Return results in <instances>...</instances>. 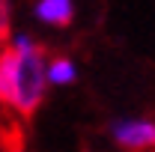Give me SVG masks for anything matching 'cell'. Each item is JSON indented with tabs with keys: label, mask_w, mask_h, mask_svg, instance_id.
I'll return each instance as SVG.
<instances>
[{
	"label": "cell",
	"mask_w": 155,
	"mask_h": 152,
	"mask_svg": "<svg viewBox=\"0 0 155 152\" xmlns=\"http://www.w3.org/2000/svg\"><path fill=\"white\" fill-rule=\"evenodd\" d=\"M30 15L45 30H69L78 15V0H33Z\"/></svg>",
	"instance_id": "obj_3"
},
{
	"label": "cell",
	"mask_w": 155,
	"mask_h": 152,
	"mask_svg": "<svg viewBox=\"0 0 155 152\" xmlns=\"http://www.w3.org/2000/svg\"><path fill=\"white\" fill-rule=\"evenodd\" d=\"M45 81L48 90H69L81 81V66L69 54H48L45 60Z\"/></svg>",
	"instance_id": "obj_4"
},
{
	"label": "cell",
	"mask_w": 155,
	"mask_h": 152,
	"mask_svg": "<svg viewBox=\"0 0 155 152\" xmlns=\"http://www.w3.org/2000/svg\"><path fill=\"white\" fill-rule=\"evenodd\" d=\"M15 30V0H0V45Z\"/></svg>",
	"instance_id": "obj_5"
},
{
	"label": "cell",
	"mask_w": 155,
	"mask_h": 152,
	"mask_svg": "<svg viewBox=\"0 0 155 152\" xmlns=\"http://www.w3.org/2000/svg\"><path fill=\"white\" fill-rule=\"evenodd\" d=\"M104 134L119 152H155L152 114H116L104 122Z\"/></svg>",
	"instance_id": "obj_2"
},
{
	"label": "cell",
	"mask_w": 155,
	"mask_h": 152,
	"mask_svg": "<svg viewBox=\"0 0 155 152\" xmlns=\"http://www.w3.org/2000/svg\"><path fill=\"white\" fill-rule=\"evenodd\" d=\"M48 48L30 30H12L0 45V107L18 119H30L48 98L45 81Z\"/></svg>",
	"instance_id": "obj_1"
}]
</instances>
